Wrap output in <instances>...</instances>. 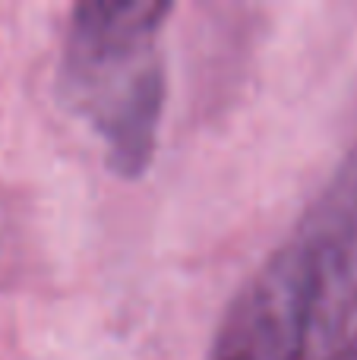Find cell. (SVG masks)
Wrapping results in <instances>:
<instances>
[{"label":"cell","mask_w":357,"mask_h":360,"mask_svg":"<svg viewBox=\"0 0 357 360\" xmlns=\"http://www.w3.org/2000/svg\"><path fill=\"white\" fill-rule=\"evenodd\" d=\"M171 13L158 0H86L70 10L60 95L120 177L145 174L155 158L168 92L162 29Z\"/></svg>","instance_id":"cell-2"},{"label":"cell","mask_w":357,"mask_h":360,"mask_svg":"<svg viewBox=\"0 0 357 360\" xmlns=\"http://www.w3.org/2000/svg\"><path fill=\"white\" fill-rule=\"evenodd\" d=\"M339 360H357V338H354L351 345H348V348H345V354H342Z\"/></svg>","instance_id":"cell-3"},{"label":"cell","mask_w":357,"mask_h":360,"mask_svg":"<svg viewBox=\"0 0 357 360\" xmlns=\"http://www.w3.org/2000/svg\"><path fill=\"white\" fill-rule=\"evenodd\" d=\"M357 319V146L234 294L206 360H339Z\"/></svg>","instance_id":"cell-1"}]
</instances>
